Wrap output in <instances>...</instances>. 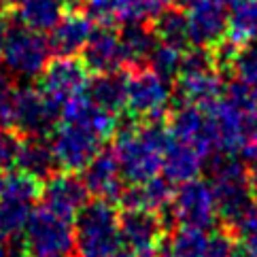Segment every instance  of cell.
<instances>
[{
    "instance_id": "1",
    "label": "cell",
    "mask_w": 257,
    "mask_h": 257,
    "mask_svg": "<svg viewBox=\"0 0 257 257\" xmlns=\"http://www.w3.org/2000/svg\"><path fill=\"white\" fill-rule=\"evenodd\" d=\"M168 143L170 132L164 119H147L115 132L113 153L121 177L130 185L158 177Z\"/></svg>"
},
{
    "instance_id": "2",
    "label": "cell",
    "mask_w": 257,
    "mask_h": 257,
    "mask_svg": "<svg viewBox=\"0 0 257 257\" xmlns=\"http://www.w3.org/2000/svg\"><path fill=\"white\" fill-rule=\"evenodd\" d=\"M121 244L119 210L111 200L96 198L85 202L75 215V253L77 257H108Z\"/></svg>"
},
{
    "instance_id": "3",
    "label": "cell",
    "mask_w": 257,
    "mask_h": 257,
    "mask_svg": "<svg viewBox=\"0 0 257 257\" xmlns=\"http://www.w3.org/2000/svg\"><path fill=\"white\" fill-rule=\"evenodd\" d=\"M210 187H213L219 215L223 217L229 229H234L255 208L249 172L244 164L232 155H223L213 162Z\"/></svg>"
},
{
    "instance_id": "4",
    "label": "cell",
    "mask_w": 257,
    "mask_h": 257,
    "mask_svg": "<svg viewBox=\"0 0 257 257\" xmlns=\"http://www.w3.org/2000/svg\"><path fill=\"white\" fill-rule=\"evenodd\" d=\"M24 249L28 257H70L75 253L72 221L45 206L32 210L24 227Z\"/></svg>"
},
{
    "instance_id": "5",
    "label": "cell",
    "mask_w": 257,
    "mask_h": 257,
    "mask_svg": "<svg viewBox=\"0 0 257 257\" xmlns=\"http://www.w3.org/2000/svg\"><path fill=\"white\" fill-rule=\"evenodd\" d=\"M51 56L49 41L43 32H36L22 22L13 24L9 28L5 45L0 49V60L7 72L15 79H34L39 77L43 68L47 66Z\"/></svg>"
},
{
    "instance_id": "6",
    "label": "cell",
    "mask_w": 257,
    "mask_h": 257,
    "mask_svg": "<svg viewBox=\"0 0 257 257\" xmlns=\"http://www.w3.org/2000/svg\"><path fill=\"white\" fill-rule=\"evenodd\" d=\"M172 100L170 81L160 77L153 68L139 66L127 75L125 85V111L132 119H166Z\"/></svg>"
},
{
    "instance_id": "7",
    "label": "cell",
    "mask_w": 257,
    "mask_h": 257,
    "mask_svg": "<svg viewBox=\"0 0 257 257\" xmlns=\"http://www.w3.org/2000/svg\"><path fill=\"white\" fill-rule=\"evenodd\" d=\"M51 132V151L53 158H56V164L62 170L68 172L83 170L91 162V158L100 151V145L104 143L87 125L70 121V119H62Z\"/></svg>"
},
{
    "instance_id": "8",
    "label": "cell",
    "mask_w": 257,
    "mask_h": 257,
    "mask_svg": "<svg viewBox=\"0 0 257 257\" xmlns=\"http://www.w3.org/2000/svg\"><path fill=\"white\" fill-rule=\"evenodd\" d=\"M62 106L32 85L15 89L11 127L20 136H47L56 127Z\"/></svg>"
},
{
    "instance_id": "9",
    "label": "cell",
    "mask_w": 257,
    "mask_h": 257,
    "mask_svg": "<svg viewBox=\"0 0 257 257\" xmlns=\"http://www.w3.org/2000/svg\"><path fill=\"white\" fill-rule=\"evenodd\" d=\"M119 234L121 242L139 257H158L168 227L155 210L123 208L119 215Z\"/></svg>"
},
{
    "instance_id": "10",
    "label": "cell",
    "mask_w": 257,
    "mask_h": 257,
    "mask_svg": "<svg viewBox=\"0 0 257 257\" xmlns=\"http://www.w3.org/2000/svg\"><path fill=\"white\" fill-rule=\"evenodd\" d=\"M168 208L177 223L200 227V229H210L219 215L213 187L206 181H200V179L181 183L179 191L172 194Z\"/></svg>"
},
{
    "instance_id": "11",
    "label": "cell",
    "mask_w": 257,
    "mask_h": 257,
    "mask_svg": "<svg viewBox=\"0 0 257 257\" xmlns=\"http://www.w3.org/2000/svg\"><path fill=\"white\" fill-rule=\"evenodd\" d=\"M87 83L89 68L75 56H58L56 60H49L41 72V91L60 106L83 94Z\"/></svg>"
},
{
    "instance_id": "12",
    "label": "cell",
    "mask_w": 257,
    "mask_h": 257,
    "mask_svg": "<svg viewBox=\"0 0 257 257\" xmlns=\"http://www.w3.org/2000/svg\"><path fill=\"white\" fill-rule=\"evenodd\" d=\"M87 196L89 191L85 187L83 179H79L77 172H68V170L49 174L41 185L43 206L53 210V213L64 219H70V221L83 208Z\"/></svg>"
},
{
    "instance_id": "13",
    "label": "cell",
    "mask_w": 257,
    "mask_h": 257,
    "mask_svg": "<svg viewBox=\"0 0 257 257\" xmlns=\"http://www.w3.org/2000/svg\"><path fill=\"white\" fill-rule=\"evenodd\" d=\"M187 11L189 43L213 49L227 36V7L219 0H198Z\"/></svg>"
},
{
    "instance_id": "14",
    "label": "cell",
    "mask_w": 257,
    "mask_h": 257,
    "mask_svg": "<svg viewBox=\"0 0 257 257\" xmlns=\"http://www.w3.org/2000/svg\"><path fill=\"white\" fill-rule=\"evenodd\" d=\"M166 117H168L166 125H168L170 139L181 141V143H189V145L198 147V149H202L204 153H210L215 149L204 108L183 102L179 108H174Z\"/></svg>"
},
{
    "instance_id": "15",
    "label": "cell",
    "mask_w": 257,
    "mask_h": 257,
    "mask_svg": "<svg viewBox=\"0 0 257 257\" xmlns=\"http://www.w3.org/2000/svg\"><path fill=\"white\" fill-rule=\"evenodd\" d=\"M83 183L91 196L119 200L123 191V177L113 151H98L83 168Z\"/></svg>"
},
{
    "instance_id": "16",
    "label": "cell",
    "mask_w": 257,
    "mask_h": 257,
    "mask_svg": "<svg viewBox=\"0 0 257 257\" xmlns=\"http://www.w3.org/2000/svg\"><path fill=\"white\" fill-rule=\"evenodd\" d=\"M94 32V22L85 13L70 11L60 17V22L49 30V47L56 56H77Z\"/></svg>"
},
{
    "instance_id": "17",
    "label": "cell",
    "mask_w": 257,
    "mask_h": 257,
    "mask_svg": "<svg viewBox=\"0 0 257 257\" xmlns=\"http://www.w3.org/2000/svg\"><path fill=\"white\" fill-rule=\"evenodd\" d=\"M83 62L85 66L100 75V72H113L123 66V51L119 34L108 28V26H100V30H94L89 41L83 47Z\"/></svg>"
},
{
    "instance_id": "18",
    "label": "cell",
    "mask_w": 257,
    "mask_h": 257,
    "mask_svg": "<svg viewBox=\"0 0 257 257\" xmlns=\"http://www.w3.org/2000/svg\"><path fill=\"white\" fill-rule=\"evenodd\" d=\"M177 96L181 102L208 108L223 96V81L217 68L179 72L177 77Z\"/></svg>"
},
{
    "instance_id": "19",
    "label": "cell",
    "mask_w": 257,
    "mask_h": 257,
    "mask_svg": "<svg viewBox=\"0 0 257 257\" xmlns=\"http://www.w3.org/2000/svg\"><path fill=\"white\" fill-rule=\"evenodd\" d=\"M206 158L208 153L198 149V147L170 139L166 151H164L162 170L170 183H185L198 179V174L206 164Z\"/></svg>"
},
{
    "instance_id": "20",
    "label": "cell",
    "mask_w": 257,
    "mask_h": 257,
    "mask_svg": "<svg viewBox=\"0 0 257 257\" xmlns=\"http://www.w3.org/2000/svg\"><path fill=\"white\" fill-rule=\"evenodd\" d=\"M172 194V183L166 177H153L145 183H134L132 187L123 189L119 202L123 204V208H147L155 210V213H164L170 206Z\"/></svg>"
},
{
    "instance_id": "21",
    "label": "cell",
    "mask_w": 257,
    "mask_h": 257,
    "mask_svg": "<svg viewBox=\"0 0 257 257\" xmlns=\"http://www.w3.org/2000/svg\"><path fill=\"white\" fill-rule=\"evenodd\" d=\"M15 166L28 172L34 179H47L56 170V158H53L51 145L43 141V136H20L15 153Z\"/></svg>"
},
{
    "instance_id": "22",
    "label": "cell",
    "mask_w": 257,
    "mask_h": 257,
    "mask_svg": "<svg viewBox=\"0 0 257 257\" xmlns=\"http://www.w3.org/2000/svg\"><path fill=\"white\" fill-rule=\"evenodd\" d=\"M119 41H121L123 62L130 64L132 68H139L149 62L158 45V36L153 32L151 22H127L119 32Z\"/></svg>"
},
{
    "instance_id": "23",
    "label": "cell",
    "mask_w": 257,
    "mask_h": 257,
    "mask_svg": "<svg viewBox=\"0 0 257 257\" xmlns=\"http://www.w3.org/2000/svg\"><path fill=\"white\" fill-rule=\"evenodd\" d=\"M125 85H127V75L113 70V72H100L96 79L89 81L85 89L94 104L113 115H119L125 108Z\"/></svg>"
},
{
    "instance_id": "24",
    "label": "cell",
    "mask_w": 257,
    "mask_h": 257,
    "mask_svg": "<svg viewBox=\"0 0 257 257\" xmlns=\"http://www.w3.org/2000/svg\"><path fill=\"white\" fill-rule=\"evenodd\" d=\"M244 111V139L240 153L246 160L257 162V91L242 81H236L227 87V94Z\"/></svg>"
},
{
    "instance_id": "25",
    "label": "cell",
    "mask_w": 257,
    "mask_h": 257,
    "mask_svg": "<svg viewBox=\"0 0 257 257\" xmlns=\"http://www.w3.org/2000/svg\"><path fill=\"white\" fill-rule=\"evenodd\" d=\"M208 244L210 236L206 234V229L181 225L177 232H172V236H164L160 253L170 257H206Z\"/></svg>"
},
{
    "instance_id": "26",
    "label": "cell",
    "mask_w": 257,
    "mask_h": 257,
    "mask_svg": "<svg viewBox=\"0 0 257 257\" xmlns=\"http://www.w3.org/2000/svg\"><path fill=\"white\" fill-rule=\"evenodd\" d=\"M15 13L17 22L24 26L36 32H49L64 15V3L62 0H22Z\"/></svg>"
},
{
    "instance_id": "27",
    "label": "cell",
    "mask_w": 257,
    "mask_h": 257,
    "mask_svg": "<svg viewBox=\"0 0 257 257\" xmlns=\"http://www.w3.org/2000/svg\"><path fill=\"white\" fill-rule=\"evenodd\" d=\"M153 32L160 43L172 45L177 49H185L189 45V26H187V13L185 9L177 5H170L168 9L155 17L151 22Z\"/></svg>"
},
{
    "instance_id": "28",
    "label": "cell",
    "mask_w": 257,
    "mask_h": 257,
    "mask_svg": "<svg viewBox=\"0 0 257 257\" xmlns=\"http://www.w3.org/2000/svg\"><path fill=\"white\" fill-rule=\"evenodd\" d=\"M41 196V181L30 177L24 170H0V200L13 202H32Z\"/></svg>"
},
{
    "instance_id": "29",
    "label": "cell",
    "mask_w": 257,
    "mask_h": 257,
    "mask_svg": "<svg viewBox=\"0 0 257 257\" xmlns=\"http://www.w3.org/2000/svg\"><path fill=\"white\" fill-rule=\"evenodd\" d=\"M83 9L85 15L94 24L108 26V28L119 24H127L132 20L130 0H85Z\"/></svg>"
},
{
    "instance_id": "30",
    "label": "cell",
    "mask_w": 257,
    "mask_h": 257,
    "mask_svg": "<svg viewBox=\"0 0 257 257\" xmlns=\"http://www.w3.org/2000/svg\"><path fill=\"white\" fill-rule=\"evenodd\" d=\"M32 213V204L13 200H0V236L11 240L20 236L26 227V221Z\"/></svg>"
},
{
    "instance_id": "31",
    "label": "cell",
    "mask_w": 257,
    "mask_h": 257,
    "mask_svg": "<svg viewBox=\"0 0 257 257\" xmlns=\"http://www.w3.org/2000/svg\"><path fill=\"white\" fill-rule=\"evenodd\" d=\"M181 58H183V49H177L172 45L166 43H160L155 45V49L149 58V68H153L160 77H164L166 81L170 79H177L179 72H181Z\"/></svg>"
},
{
    "instance_id": "32",
    "label": "cell",
    "mask_w": 257,
    "mask_h": 257,
    "mask_svg": "<svg viewBox=\"0 0 257 257\" xmlns=\"http://www.w3.org/2000/svg\"><path fill=\"white\" fill-rule=\"evenodd\" d=\"M229 68L236 72L238 81H242L244 85H249L257 91V43L238 47Z\"/></svg>"
},
{
    "instance_id": "33",
    "label": "cell",
    "mask_w": 257,
    "mask_h": 257,
    "mask_svg": "<svg viewBox=\"0 0 257 257\" xmlns=\"http://www.w3.org/2000/svg\"><path fill=\"white\" fill-rule=\"evenodd\" d=\"M232 232L238 236V251L242 257H257V206L238 223Z\"/></svg>"
},
{
    "instance_id": "34",
    "label": "cell",
    "mask_w": 257,
    "mask_h": 257,
    "mask_svg": "<svg viewBox=\"0 0 257 257\" xmlns=\"http://www.w3.org/2000/svg\"><path fill=\"white\" fill-rule=\"evenodd\" d=\"M170 5L172 0H130V9H132L130 22H153Z\"/></svg>"
},
{
    "instance_id": "35",
    "label": "cell",
    "mask_w": 257,
    "mask_h": 257,
    "mask_svg": "<svg viewBox=\"0 0 257 257\" xmlns=\"http://www.w3.org/2000/svg\"><path fill=\"white\" fill-rule=\"evenodd\" d=\"M17 145H20V134L9 130L7 125H0V170H7L15 164Z\"/></svg>"
},
{
    "instance_id": "36",
    "label": "cell",
    "mask_w": 257,
    "mask_h": 257,
    "mask_svg": "<svg viewBox=\"0 0 257 257\" xmlns=\"http://www.w3.org/2000/svg\"><path fill=\"white\" fill-rule=\"evenodd\" d=\"M15 85L7 77H0V125L11 127L13 104H15Z\"/></svg>"
},
{
    "instance_id": "37",
    "label": "cell",
    "mask_w": 257,
    "mask_h": 257,
    "mask_svg": "<svg viewBox=\"0 0 257 257\" xmlns=\"http://www.w3.org/2000/svg\"><path fill=\"white\" fill-rule=\"evenodd\" d=\"M9 28H11V20H9V11H3L0 9V49L5 45V39L9 34Z\"/></svg>"
},
{
    "instance_id": "38",
    "label": "cell",
    "mask_w": 257,
    "mask_h": 257,
    "mask_svg": "<svg viewBox=\"0 0 257 257\" xmlns=\"http://www.w3.org/2000/svg\"><path fill=\"white\" fill-rule=\"evenodd\" d=\"M249 181H251V194H253V202L257 206V164L253 166V170L249 172Z\"/></svg>"
},
{
    "instance_id": "39",
    "label": "cell",
    "mask_w": 257,
    "mask_h": 257,
    "mask_svg": "<svg viewBox=\"0 0 257 257\" xmlns=\"http://www.w3.org/2000/svg\"><path fill=\"white\" fill-rule=\"evenodd\" d=\"M22 0H0V9L3 11H9V13H13L17 7H20Z\"/></svg>"
},
{
    "instance_id": "40",
    "label": "cell",
    "mask_w": 257,
    "mask_h": 257,
    "mask_svg": "<svg viewBox=\"0 0 257 257\" xmlns=\"http://www.w3.org/2000/svg\"><path fill=\"white\" fill-rule=\"evenodd\" d=\"M11 255V244H9L7 238L0 236V257H9Z\"/></svg>"
},
{
    "instance_id": "41",
    "label": "cell",
    "mask_w": 257,
    "mask_h": 257,
    "mask_svg": "<svg viewBox=\"0 0 257 257\" xmlns=\"http://www.w3.org/2000/svg\"><path fill=\"white\" fill-rule=\"evenodd\" d=\"M64 7H70V9H79V7H83L85 0H62Z\"/></svg>"
},
{
    "instance_id": "42",
    "label": "cell",
    "mask_w": 257,
    "mask_h": 257,
    "mask_svg": "<svg viewBox=\"0 0 257 257\" xmlns=\"http://www.w3.org/2000/svg\"><path fill=\"white\" fill-rule=\"evenodd\" d=\"M108 257H139V255L132 253V251H119V249H117L115 253H111Z\"/></svg>"
},
{
    "instance_id": "43",
    "label": "cell",
    "mask_w": 257,
    "mask_h": 257,
    "mask_svg": "<svg viewBox=\"0 0 257 257\" xmlns=\"http://www.w3.org/2000/svg\"><path fill=\"white\" fill-rule=\"evenodd\" d=\"M160 257H170V255H164V253H162V255H160Z\"/></svg>"
},
{
    "instance_id": "44",
    "label": "cell",
    "mask_w": 257,
    "mask_h": 257,
    "mask_svg": "<svg viewBox=\"0 0 257 257\" xmlns=\"http://www.w3.org/2000/svg\"><path fill=\"white\" fill-rule=\"evenodd\" d=\"M236 3H240V0H236Z\"/></svg>"
},
{
    "instance_id": "45",
    "label": "cell",
    "mask_w": 257,
    "mask_h": 257,
    "mask_svg": "<svg viewBox=\"0 0 257 257\" xmlns=\"http://www.w3.org/2000/svg\"><path fill=\"white\" fill-rule=\"evenodd\" d=\"M70 257H72V255H70Z\"/></svg>"
}]
</instances>
